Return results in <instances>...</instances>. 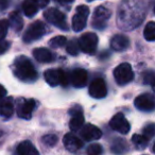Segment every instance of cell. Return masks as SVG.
I'll use <instances>...</instances> for the list:
<instances>
[{
	"mask_svg": "<svg viewBox=\"0 0 155 155\" xmlns=\"http://www.w3.org/2000/svg\"><path fill=\"white\" fill-rule=\"evenodd\" d=\"M14 74L24 82H34L37 79V71L33 63L28 58L20 55L16 58L13 65Z\"/></svg>",
	"mask_w": 155,
	"mask_h": 155,
	"instance_id": "obj_1",
	"label": "cell"
},
{
	"mask_svg": "<svg viewBox=\"0 0 155 155\" xmlns=\"http://www.w3.org/2000/svg\"><path fill=\"white\" fill-rule=\"evenodd\" d=\"M44 17L46 18L48 22L51 25L55 26L56 28L62 29L64 31L68 30V24H67L66 16L64 13L60 11V10L55 9V8H50V9L46 10L44 13Z\"/></svg>",
	"mask_w": 155,
	"mask_h": 155,
	"instance_id": "obj_2",
	"label": "cell"
},
{
	"mask_svg": "<svg viewBox=\"0 0 155 155\" xmlns=\"http://www.w3.org/2000/svg\"><path fill=\"white\" fill-rule=\"evenodd\" d=\"M45 80L50 86H56L61 84L62 86H66L69 82L68 74L62 69H48L44 73Z\"/></svg>",
	"mask_w": 155,
	"mask_h": 155,
	"instance_id": "obj_3",
	"label": "cell"
},
{
	"mask_svg": "<svg viewBox=\"0 0 155 155\" xmlns=\"http://www.w3.org/2000/svg\"><path fill=\"white\" fill-rule=\"evenodd\" d=\"M114 78L117 84L125 85L132 82L134 79V72L132 66L129 63H122L118 65L114 70Z\"/></svg>",
	"mask_w": 155,
	"mask_h": 155,
	"instance_id": "obj_4",
	"label": "cell"
},
{
	"mask_svg": "<svg viewBox=\"0 0 155 155\" xmlns=\"http://www.w3.org/2000/svg\"><path fill=\"white\" fill-rule=\"evenodd\" d=\"M98 41H98V36L95 33L87 32L80 37V39L78 41V44H79L80 50H82L85 53L93 54L97 50Z\"/></svg>",
	"mask_w": 155,
	"mask_h": 155,
	"instance_id": "obj_5",
	"label": "cell"
},
{
	"mask_svg": "<svg viewBox=\"0 0 155 155\" xmlns=\"http://www.w3.org/2000/svg\"><path fill=\"white\" fill-rule=\"evenodd\" d=\"M110 16H112V12H110V10L106 7L100 5V7H98L97 9L95 10L91 25H93L94 28L102 30V29H104L106 27L108 19L110 18Z\"/></svg>",
	"mask_w": 155,
	"mask_h": 155,
	"instance_id": "obj_6",
	"label": "cell"
},
{
	"mask_svg": "<svg viewBox=\"0 0 155 155\" xmlns=\"http://www.w3.org/2000/svg\"><path fill=\"white\" fill-rule=\"evenodd\" d=\"M46 33V26L43 21L37 20L30 25L28 30L26 31L24 35V41L25 43H32L34 41H37Z\"/></svg>",
	"mask_w": 155,
	"mask_h": 155,
	"instance_id": "obj_7",
	"label": "cell"
},
{
	"mask_svg": "<svg viewBox=\"0 0 155 155\" xmlns=\"http://www.w3.org/2000/svg\"><path fill=\"white\" fill-rule=\"evenodd\" d=\"M89 14V8L87 5H80L77 8V13L72 17V29L75 32L82 31L85 28L87 22V17Z\"/></svg>",
	"mask_w": 155,
	"mask_h": 155,
	"instance_id": "obj_8",
	"label": "cell"
},
{
	"mask_svg": "<svg viewBox=\"0 0 155 155\" xmlns=\"http://www.w3.org/2000/svg\"><path fill=\"white\" fill-rule=\"evenodd\" d=\"M110 127H112L114 131L118 132L120 134H127L130 132V123L127 120V118L124 117V115L122 113H117L110 121Z\"/></svg>",
	"mask_w": 155,
	"mask_h": 155,
	"instance_id": "obj_9",
	"label": "cell"
},
{
	"mask_svg": "<svg viewBox=\"0 0 155 155\" xmlns=\"http://www.w3.org/2000/svg\"><path fill=\"white\" fill-rule=\"evenodd\" d=\"M89 95L93 98L96 99H102L106 96L107 94V87H106V83L104 82L103 79H96L89 85Z\"/></svg>",
	"mask_w": 155,
	"mask_h": 155,
	"instance_id": "obj_10",
	"label": "cell"
},
{
	"mask_svg": "<svg viewBox=\"0 0 155 155\" xmlns=\"http://www.w3.org/2000/svg\"><path fill=\"white\" fill-rule=\"evenodd\" d=\"M35 108V101L33 99H20L17 105V115L22 119H30Z\"/></svg>",
	"mask_w": 155,
	"mask_h": 155,
	"instance_id": "obj_11",
	"label": "cell"
},
{
	"mask_svg": "<svg viewBox=\"0 0 155 155\" xmlns=\"http://www.w3.org/2000/svg\"><path fill=\"white\" fill-rule=\"evenodd\" d=\"M135 107L143 112H151L154 110V98L149 94H142L138 96L134 101Z\"/></svg>",
	"mask_w": 155,
	"mask_h": 155,
	"instance_id": "obj_12",
	"label": "cell"
},
{
	"mask_svg": "<svg viewBox=\"0 0 155 155\" xmlns=\"http://www.w3.org/2000/svg\"><path fill=\"white\" fill-rule=\"evenodd\" d=\"M102 136V132L99 127H97L94 124H85L81 127V137H83L84 140L87 141H93V140L100 139Z\"/></svg>",
	"mask_w": 155,
	"mask_h": 155,
	"instance_id": "obj_13",
	"label": "cell"
},
{
	"mask_svg": "<svg viewBox=\"0 0 155 155\" xmlns=\"http://www.w3.org/2000/svg\"><path fill=\"white\" fill-rule=\"evenodd\" d=\"M87 80H88V74H87V71L85 69H74L70 74L71 84L77 88L84 87L87 83Z\"/></svg>",
	"mask_w": 155,
	"mask_h": 155,
	"instance_id": "obj_14",
	"label": "cell"
},
{
	"mask_svg": "<svg viewBox=\"0 0 155 155\" xmlns=\"http://www.w3.org/2000/svg\"><path fill=\"white\" fill-rule=\"evenodd\" d=\"M71 114V120L69 122V127L72 130L73 132H77L81 130V127L84 125V116L79 106H75L74 108L70 110Z\"/></svg>",
	"mask_w": 155,
	"mask_h": 155,
	"instance_id": "obj_15",
	"label": "cell"
},
{
	"mask_svg": "<svg viewBox=\"0 0 155 155\" xmlns=\"http://www.w3.org/2000/svg\"><path fill=\"white\" fill-rule=\"evenodd\" d=\"M63 142H64L65 148L70 152H77L78 150H80L83 147L82 140L72 133L66 134L63 138Z\"/></svg>",
	"mask_w": 155,
	"mask_h": 155,
	"instance_id": "obj_16",
	"label": "cell"
},
{
	"mask_svg": "<svg viewBox=\"0 0 155 155\" xmlns=\"http://www.w3.org/2000/svg\"><path fill=\"white\" fill-rule=\"evenodd\" d=\"M130 39L122 34H116L110 39V47L115 51H124L129 48Z\"/></svg>",
	"mask_w": 155,
	"mask_h": 155,
	"instance_id": "obj_17",
	"label": "cell"
},
{
	"mask_svg": "<svg viewBox=\"0 0 155 155\" xmlns=\"http://www.w3.org/2000/svg\"><path fill=\"white\" fill-rule=\"evenodd\" d=\"M16 154L17 155H39V152L31 141L25 140L20 142L16 149Z\"/></svg>",
	"mask_w": 155,
	"mask_h": 155,
	"instance_id": "obj_18",
	"label": "cell"
},
{
	"mask_svg": "<svg viewBox=\"0 0 155 155\" xmlns=\"http://www.w3.org/2000/svg\"><path fill=\"white\" fill-rule=\"evenodd\" d=\"M33 56L39 63H50L54 60V55L46 48H36L33 50Z\"/></svg>",
	"mask_w": 155,
	"mask_h": 155,
	"instance_id": "obj_19",
	"label": "cell"
},
{
	"mask_svg": "<svg viewBox=\"0 0 155 155\" xmlns=\"http://www.w3.org/2000/svg\"><path fill=\"white\" fill-rule=\"evenodd\" d=\"M14 112V105H13V99L10 97L5 98L0 103V115L5 118H9L13 115Z\"/></svg>",
	"mask_w": 155,
	"mask_h": 155,
	"instance_id": "obj_20",
	"label": "cell"
},
{
	"mask_svg": "<svg viewBox=\"0 0 155 155\" xmlns=\"http://www.w3.org/2000/svg\"><path fill=\"white\" fill-rule=\"evenodd\" d=\"M9 25H11V28L14 31H16V32H18V31H20L22 29V27H24V20H22L21 16H20V14L17 11L12 12L10 14Z\"/></svg>",
	"mask_w": 155,
	"mask_h": 155,
	"instance_id": "obj_21",
	"label": "cell"
},
{
	"mask_svg": "<svg viewBox=\"0 0 155 155\" xmlns=\"http://www.w3.org/2000/svg\"><path fill=\"white\" fill-rule=\"evenodd\" d=\"M38 9L39 8L37 7L34 0H25L24 3H22V11H24L25 15L28 16V17H33V16L36 15Z\"/></svg>",
	"mask_w": 155,
	"mask_h": 155,
	"instance_id": "obj_22",
	"label": "cell"
},
{
	"mask_svg": "<svg viewBox=\"0 0 155 155\" xmlns=\"http://www.w3.org/2000/svg\"><path fill=\"white\" fill-rule=\"evenodd\" d=\"M149 138H147L144 135H138V134H134L132 137V142L136 146V148L139 150H143L148 147L149 143Z\"/></svg>",
	"mask_w": 155,
	"mask_h": 155,
	"instance_id": "obj_23",
	"label": "cell"
},
{
	"mask_svg": "<svg viewBox=\"0 0 155 155\" xmlns=\"http://www.w3.org/2000/svg\"><path fill=\"white\" fill-rule=\"evenodd\" d=\"M143 36L147 41H155V24L154 21H150L147 24L143 30Z\"/></svg>",
	"mask_w": 155,
	"mask_h": 155,
	"instance_id": "obj_24",
	"label": "cell"
},
{
	"mask_svg": "<svg viewBox=\"0 0 155 155\" xmlns=\"http://www.w3.org/2000/svg\"><path fill=\"white\" fill-rule=\"evenodd\" d=\"M67 43V39L65 36H55L53 38H51L49 41V45L51 46L52 48H61V47H64Z\"/></svg>",
	"mask_w": 155,
	"mask_h": 155,
	"instance_id": "obj_25",
	"label": "cell"
},
{
	"mask_svg": "<svg viewBox=\"0 0 155 155\" xmlns=\"http://www.w3.org/2000/svg\"><path fill=\"white\" fill-rule=\"evenodd\" d=\"M79 50H80V48H79L78 41L73 39V41H69V43H66V51L68 52L70 55H73V56L78 55Z\"/></svg>",
	"mask_w": 155,
	"mask_h": 155,
	"instance_id": "obj_26",
	"label": "cell"
},
{
	"mask_svg": "<svg viewBox=\"0 0 155 155\" xmlns=\"http://www.w3.org/2000/svg\"><path fill=\"white\" fill-rule=\"evenodd\" d=\"M127 150V143L124 140H116L112 147V151L116 154H122Z\"/></svg>",
	"mask_w": 155,
	"mask_h": 155,
	"instance_id": "obj_27",
	"label": "cell"
},
{
	"mask_svg": "<svg viewBox=\"0 0 155 155\" xmlns=\"http://www.w3.org/2000/svg\"><path fill=\"white\" fill-rule=\"evenodd\" d=\"M87 155H101L103 153V148L99 143H91L86 150Z\"/></svg>",
	"mask_w": 155,
	"mask_h": 155,
	"instance_id": "obj_28",
	"label": "cell"
},
{
	"mask_svg": "<svg viewBox=\"0 0 155 155\" xmlns=\"http://www.w3.org/2000/svg\"><path fill=\"white\" fill-rule=\"evenodd\" d=\"M41 140H43L44 143L47 144L48 147H54L58 143V137H56V135H53V134L45 135Z\"/></svg>",
	"mask_w": 155,
	"mask_h": 155,
	"instance_id": "obj_29",
	"label": "cell"
},
{
	"mask_svg": "<svg viewBox=\"0 0 155 155\" xmlns=\"http://www.w3.org/2000/svg\"><path fill=\"white\" fill-rule=\"evenodd\" d=\"M9 21L5 19L0 20V41L5 39V37L8 34V30H9Z\"/></svg>",
	"mask_w": 155,
	"mask_h": 155,
	"instance_id": "obj_30",
	"label": "cell"
},
{
	"mask_svg": "<svg viewBox=\"0 0 155 155\" xmlns=\"http://www.w3.org/2000/svg\"><path fill=\"white\" fill-rule=\"evenodd\" d=\"M154 133H155V125H154V123H150V124H148L143 129V134H142V135H144L147 138L151 139V138L154 136Z\"/></svg>",
	"mask_w": 155,
	"mask_h": 155,
	"instance_id": "obj_31",
	"label": "cell"
},
{
	"mask_svg": "<svg viewBox=\"0 0 155 155\" xmlns=\"http://www.w3.org/2000/svg\"><path fill=\"white\" fill-rule=\"evenodd\" d=\"M143 82L147 83V84H150L151 86L154 85V73H153V71H149L144 74Z\"/></svg>",
	"mask_w": 155,
	"mask_h": 155,
	"instance_id": "obj_32",
	"label": "cell"
},
{
	"mask_svg": "<svg viewBox=\"0 0 155 155\" xmlns=\"http://www.w3.org/2000/svg\"><path fill=\"white\" fill-rule=\"evenodd\" d=\"M9 48H10V43H9V41H5V39L0 41V54L5 53V52L7 51Z\"/></svg>",
	"mask_w": 155,
	"mask_h": 155,
	"instance_id": "obj_33",
	"label": "cell"
},
{
	"mask_svg": "<svg viewBox=\"0 0 155 155\" xmlns=\"http://www.w3.org/2000/svg\"><path fill=\"white\" fill-rule=\"evenodd\" d=\"M34 1L38 8H45L49 2V0H34Z\"/></svg>",
	"mask_w": 155,
	"mask_h": 155,
	"instance_id": "obj_34",
	"label": "cell"
},
{
	"mask_svg": "<svg viewBox=\"0 0 155 155\" xmlns=\"http://www.w3.org/2000/svg\"><path fill=\"white\" fill-rule=\"evenodd\" d=\"M10 0H0V9L5 10L10 5Z\"/></svg>",
	"mask_w": 155,
	"mask_h": 155,
	"instance_id": "obj_35",
	"label": "cell"
},
{
	"mask_svg": "<svg viewBox=\"0 0 155 155\" xmlns=\"http://www.w3.org/2000/svg\"><path fill=\"white\" fill-rule=\"evenodd\" d=\"M5 95H7V89L0 84V100L3 99L5 97Z\"/></svg>",
	"mask_w": 155,
	"mask_h": 155,
	"instance_id": "obj_36",
	"label": "cell"
},
{
	"mask_svg": "<svg viewBox=\"0 0 155 155\" xmlns=\"http://www.w3.org/2000/svg\"><path fill=\"white\" fill-rule=\"evenodd\" d=\"M60 3H72L74 0H56Z\"/></svg>",
	"mask_w": 155,
	"mask_h": 155,
	"instance_id": "obj_37",
	"label": "cell"
},
{
	"mask_svg": "<svg viewBox=\"0 0 155 155\" xmlns=\"http://www.w3.org/2000/svg\"><path fill=\"white\" fill-rule=\"evenodd\" d=\"M0 135H1V132H0Z\"/></svg>",
	"mask_w": 155,
	"mask_h": 155,
	"instance_id": "obj_38",
	"label": "cell"
},
{
	"mask_svg": "<svg viewBox=\"0 0 155 155\" xmlns=\"http://www.w3.org/2000/svg\"><path fill=\"white\" fill-rule=\"evenodd\" d=\"M89 1H93V0H89Z\"/></svg>",
	"mask_w": 155,
	"mask_h": 155,
	"instance_id": "obj_39",
	"label": "cell"
}]
</instances>
